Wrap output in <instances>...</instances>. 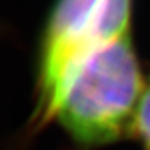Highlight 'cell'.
<instances>
[{"label":"cell","mask_w":150,"mask_h":150,"mask_svg":"<svg viewBox=\"0 0 150 150\" xmlns=\"http://www.w3.org/2000/svg\"><path fill=\"white\" fill-rule=\"evenodd\" d=\"M144 86L130 36L95 49L62 87L53 119L78 142L103 145L133 134Z\"/></svg>","instance_id":"1"},{"label":"cell","mask_w":150,"mask_h":150,"mask_svg":"<svg viewBox=\"0 0 150 150\" xmlns=\"http://www.w3.org/2000/svg\"><path fill=\"white\" fill-rule=\"evenodd\" d=\"M107 0H58L42 36L38 76V121L53 117L55 104L75 66L95 49L107 45L98 30Z\"/></svg>","instance_id":"2"},{"label":"cell","mask_w":150,"mask_h":150,"mask_svg":"<svg viewBox=\"0 0 150 150\" xmlns=\"http://www.w3.org/2000/svg\"><path fill=\"white\" fill-rule=\"evenodd\" d=\"M133 134H137L148 148L150 146V83L145 86L138 103Z\"/></svg>","instance_id":"3"},{"label":"cell","mask_w":150,"mask_h":150,"mask_svg":"<svg viewBox=\"0 0 150 150\" xmlns=\"http://www.w3.org/2000/svg\"><path fill=\"white\" fill-rule=\"evenodd\" d=\"M149 150H150V146H149Z\"/></svg>","instance_id":"4"}]
</instances>
